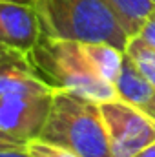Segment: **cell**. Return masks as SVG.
<instances>
[{"mask_svg": "<svg viewBox=\"0 0 155 157\" xmlns=\"http://www.w3.org/2000/svg\"><path fill=\"white\" fill-rule=\"evenodd\" d=\"M40 141L80 157H112L100 104L73 91L55 88Z\"/></svg>", "mask_w": 155, "mask_h": 157, "instance_id": "obj_1", "label": "cell"}, {"mask_svg": "<svg viewBox=\"0 0 155 157\" xmlns=\"http://www.w3.org/2000/svg\"><path fill=\"white\" fill-rule=\"evenodd\" d=\"M42 35L75 42H106L126 49L128 33L104 0H33Z\"/></svg>", "mask_w": 155, "mask_h": 157, "instance_id": "obj_2", "label": "cell"}, {"mask_svg": "<svg viewBox=\"0 0 155 157\" xmlns=\"http://www.w3.org/2000/svg\"><path fill=\"white\" fill-rule=\"evenodd\" d=\"M28 60L55 88L73 91L97 104L119 99L115 84L99 77L89 66L82 51V42L42 35Z\"/></svg>", "mask_w": 155, "mask_h": 157, "instance_id": "obj_3", "label": "cell"}, {"mask_svg": "<svg viewBox=\"0 0 155 157\" xmlns=\"http://www.w3.org/2000/svg\"><path fill=\"white\" fill-rule=\"evenodd\" d=\"M112 157H133L155 143V119L115 99L100 104Z\"/></svg>", "mask_w": 155, "mask_h": 157, "instance_id": "obj_4", "label": "cell"}, {"mask_svg": "<svg viewBox=\"0 0 155 157\" xmlns=\"http://www.w3.org/2000/svg\"><path fill=\"white\" fill-rule=\"evenodd\" d=\"M49 93H6L0 95V132L29 143L39 139L51 108Z\"/></svg>", "mask_w": 155, "mask_h": 157, "instance_id": "obj_5", "label": "cell"}, {"mask_svg": "<svg viewBox=\"0 0 155 157\" xmlns=\"http://www.w3.org/2000/svg\"><path fill=\"white\" fill-rule=\"evenodd\" d=\"M42 37L33 4L0 0V44L22 57H29Z\"/></svg>", "mask_w": 155, "mask_h": 157, "instance_id": "obj_6", "label": "cell"}, {"mask_svg": "<svg viewBox=\"0 0 155 157\" xmlns=\"http://www.w3.org/2000/svg\"><path fill=\"white\" fill-rule=\"evenodd\" d=\"M113 84L120 101L155 119V86L135 68L128 57H124L122 70Z\"/></svg>", "mask_w": 155, "mask_h": 157, "instance_id": "obj_7", "label": "cell"}, {"mask_svg": "<svg viewBox=\"0 0 155 157\" xmlns=\"http://www.w3.org/2000/svg\"><path fill=\"white\" fill-rule=\"evenodd\" d=\"M82 51L93 68V71L99 77L106 78L110 82H115L120 70L126 53L112 44L106 42H82Z\"/></svg>", "mask_w": 155, "mask_h": 157, "instance_id": "obj_8", "label": "cell"}, {"mask_svg": "<svg viewBox=\"0 0 155 157\" xmlns=\"http://www.w3.org/2000/svg\"><path fill=\"white\" fill-rule=\"evenodd\" d=\"M115 13L128 37H135L146 18L155 11L153 0H104Z\"/></svg>", "mask_w": 155, "mask_h": 157, "instance_id": "obj_9", "label": "cell"}, {"mask_svg": "<svg viewBox=\"0 0 155 157\" xmlns=\"http://www.w3.org/2000/svg\"><path fill=\"white\" fill-rule=\"evenodd\" d=\"M124 53L135 64V68L155 86V48H152L141 37L135 35L130 37Z\"/></svg>", "mask_w": 155, "mask_h": 157, "instance_id": "obj_10", "label": "cell"}, {"mask_svg": "<svg viewBox=\"0 0 155 157\" xmlns=\"http://www.w3.org/2000/svg\"><path fill=\"white\" fill-rule=\"evenodd\" d=\"M26 150L29 152L31 157H80L66 148L49 144V143L40 141V139H33V141L26 143Z\"/></svg>", "mask_w": 155, "mask_h": 157, "instance_id": "obj_11", "label": "cell"}, {"mask_svg": "<svg viewBox=\"0 0 155 157\" xmlns=\"http://www.w3.org/2000/svg\"><path fill=\"white\" fill-rule=\"evenodd\" d=\"M137 37H141L146 44H150L152 48H155V11L146 18V22L142 24V28L137 33Z\"/></svg>", "mask_w": 155, "mask_h": 157, "instance_id": "obj_12", "label": "cell"}, {"mask_svg": "<svg viewBox=\"0 0 155 157\" xmlns=\"http://www.w3.org/2000/svg\"><path fill=\"white\" fill-rule=\"evenodd\" d=\"M9 148H26V143H20L0 132V150H9Z\"/></svg>", "mask_w": 155, "mask_h": 157, "instance_id": "obj_13", "label": "cell"}, {"mask_svg": "<svg viewBox=\"0 0 155 157\" xmlns=\"http://www.w3.org/2000/svg\"><path fill=\"white\" fill-rule=\"evenodd\" d=\"M9 60H28V59L0 44V64H2V62H9Z\"/></svg>", "mask_w": 155, "mask_h": 157, "instance_id": "obj_14", "label": "cell"}, {"mask_svg": "<svg viewBox=\"0 0 155 157\" xmlns=\"http://www.w3.org/2000/svg\"><path fill=\"white\" fill-rule=\"evenodd\" d=\"M0 157H31L26 148H9V150H0Z\"/></svg>", "mask_w": 155, "mask_h": 157, "instance_id": "obj_15", "label": "cell"}, {"mask_svg": "<svg viewBox=\"0 0 155 157\" xmlns=\"http://www.w3.org/2000/svg\"><path fill=\"white\" fill-rule=\"evenodd\" d=\"M133 157H155V143L150 144L148 148H144L142 152H139L137 155H133Z\"/></svg>", "mask_w": 155, "mask_h": 157, "instance_id": "obj_16", "label": "cell"}, {"mask_svg": "<svg viewBox=\"0 0 155 157\" xmlns=\"http://www.w3.org/2000/svg\"><path fill=\"white\" fill-rule=\"evenodd\" d=\"M11 2H22V4H31L33 0H11Z\"/></svg>", "mask_w": 155, "mask_h": 157, "instance_id": "obj_17", "label": "cell"}, {"mask_svg": "<svg viewBox=\"0 0 155 157\" xmlns=\"http://www.w3.org/2000/svg\"><path fill=\"white\" fill-rule=\"evenodd\" d=\"M153 2H155V0H153Z\"/></svg>", "mask_w": 155, "mask_h": 157, "instance_id": "obj_18", "label": "cell"}]
</instances>
